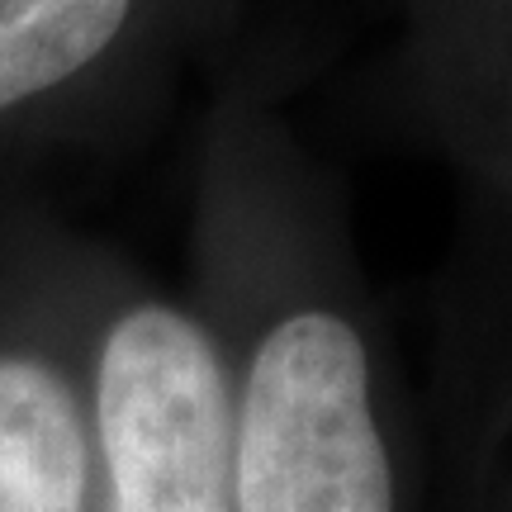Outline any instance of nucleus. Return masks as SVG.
<instances>
[{
  "instance_id": "f257e3e1",
  "label": "nucleus",
  "mask_w": 512,
  "mask_h": 512,
  "mask_svg": "<svg viewBox=\"0 0 512 512\" xmlns=\"http://www.w3.org/2000/svg\"><path fill=\"white\" fill-rule=\"evenodd\" d=\"M233 512H394L366 347L347 318L299 309L261 337L238 408Z\"/></svg>"
},
{
  "instance_id": "f03ea898",
  "label": "nucleus",
  "mask_w": 512,
  "mask_h": 512,
  "mask_svg": "<svg viewBox=\"0 0 512 512\" xmlns=\"http://www.w3.org/2000/svg\"><path fill=\"white\" fill-rule=\"evenodd\" d=\"M100 446L114 512H233L238 418L219 351L195 318L143 304L110 328Z\"/></svg>"
},
{
  "instance_id": "7ed1b4c3",
  "label": "nucleus",
  "mask_w": 512,
  "mask_h": 512,
  "mask_svg": "<svg viewBox=\"0 0 512 512\" xmlns=\"http://www.w3.org/2000/svg\"><path fill=\"white\" fill-rule=\"evenodd\" d=\"M195 0H0V119L110 67Z\"/></svg>"
},
{
  "instance_id": "20e7f679",
  "label": "nucleus",
  "mask_w": 512,
  "mask_h": 512,
  "mask_svg": "<svg viewBox=\"0 0 512 512\" xmlns=\"http://www.w3.org/2000/svg\"><path fill=\"white\" fill-rule=\"evenodd\" d=\"M0 512H86V437L53 366L0 356Z\"/></svg>"
},
{
  "instance_id": "39448f33",
  "label": "nucleus",
  "mask_w": 512,
  "mask_h": 512,
  "mask_svg": "<svg viewBox=\"0 0 512 512\" xmlns=\"http://www.w3.org/2000/svg\"><path fill=\"white\" fill-rule=\"evenodd\" d=\"M413 15H427L456 29V24H475V29H494L508 24L512 29V0H413Z\"/></svg>"
}]
</instances>
